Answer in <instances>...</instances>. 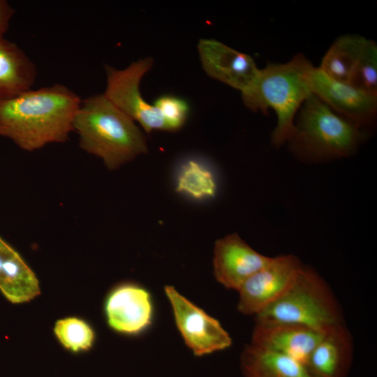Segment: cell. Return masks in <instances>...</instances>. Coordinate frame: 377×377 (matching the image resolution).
Returning <instances> with one entry per match:
<instances>
[{
  "label": "cell",
  "instance_id": "15",
  "mask_svg": "<svg viewBox=\"0 0 377 377\" xmlns=\"http://www.w3.org/2000/svg\"><path fill=\"white\" fill-rule=\"evenodd\" d=\"M0 291L14 304L29 302L40 293L34 272L19 253L1 236Z\"/></svg>",
  "mask_w": 377,
  "mask_h": 377
},
{
  "label": "cell",
  "instance_id": "19",
  "mask_svg": "<svg viewBox=\"0 0 377 377\" xmlns=\"http://www.w3.org/2000/svg\"><path fill=\"white\" fill-rule=\"evenodd\" d=\"M216 188L214 175L198 160L188 159L182 166L176 186L177 192L202 200L214 197Z\"/></svg>",
  "mask_w": 377,
  "mask_h": 377
},
{
  "label": "cell",
  "instance_id": "13",
  "mask_svg": "<svg viewBox=\"0 0 377 377\" xmlns=\"http://www.w3.org/2000/svg\"><path fill=\"white\" fill-rule=\"evenodd\" d=\"M325 332L300 325L256 320L250 343L287 355L306 366L310 354Z\"/></svg>",
  "mask_w": 377,
  "mask_h": 377
},
{
  "label": "cell",
  "instance_id": "17",
  "mask_svg": "<svg viewBox=\"0 0 377 377\" xmlns=\"http://www.w3.org/2000/svg\"><path fill=\"white\" fill-rule=\"evenodd\" d=\"M241 367L244 377H315L297 360L251 343L242 352Z\"/></svg>",
  "mask_w": 377,
  "mask_h": 377
},
{
  "label": "cell",
  "instance_id": "6",
  "mask_svg": "<svg viewBox=\"0 0 377 377\" xmlns=\"http://www.w3.org/2000/svg\"><path fill=\"white\" fill-rule=\"evenodd\" d=\"M154 59H140L124 69L105 66L107 84L105 96L117 108L138 122L146 133L154 130L168 131V126L158 110L142 97L140 83L150 70Z\"/></svg>",
  "mask_w": 377,
  "mask_h": 377
},
{
  "label": "cell",
  "instance_id": "21",
  "mask_svg": "<svg viewBox=\"0 0 377 377\" xmlns=\"http://www.w3.org/2000/svg\"><path fill=\"white\" fill-rule=\"evenodd\" d=\"M350 85L377 96V46L367 39Z\"/></svg>",
  "mask_w": 377,
  "mask_h": 377
},
{
  "label": "cell",
  "instance_id": "9",
  "mask_svg": "<svg viewBox=\"0 0 377 377\" xmlns=\"http://www.w3.org/2000/svg\"><path fill=\"white\" fill-rule=\"evenodd\" d=\"M310 80L312 93L338 114L362 129L374 122L377 112L376 95L334 80L314 66Z\"/></svg>",
  "mask_w": 377,
  "mask_h": 377
},
{
  "label": "cell",
  "instance_id": "5",
  "mask_svg": "<svg viewBox=\"0 0 377 377\" xmlns=\"http://www.w3.org/2000/svg\"><path fill=\"white\" fill-rule=\"evenodd\" d=\"M256 320L300 325L323 332L343 323L329 286L314 269L304 265L288 288Z\"/></svg>",
  "mask_w": 377,
  "mask_h": 377
},
{
  "label": "cell",
  "instance_id": "3",
  "mask_svg": "<svg viewBox=\"0 0 377 377\" xmlns=\"http://www.w3.org/2000/svg\"><path fill=\"white\" fill-rule=\"evenodd\" d=\"M313 66L302 54L285 64H270L259 72L251 85L242 93L244 105L251 110L267 112L273 109L277 117L271 143H287L295 124V114L313 94L311 73Z\"/></svg>",
  "mask_w": 377,
  "mask_h": 377
},
{
  "label": "cell",
  "instance_id": "18",
  "mask_svg": "<svg viewBox=\"0 0 377 377\" xmlns=\"http://www.w3.org/2000/svg\"><path fill=\"white\" fill-rule=\"evenodd\" d=\"M367 38L353 34L339 37L330 47L318 67L332 79L350 84Z\"/></svg>",
  "mask_w": 377,
  "mask_h": 377
},
{
  "label": "cell",
  "instance_id": "4",
  "mask_svg": "<svg viewBox=\"0 0 377 377\" xmlns=\"http://www.w3.org/2000/svg\"><path fill=\"white\" fill-rule=\"evenodd\" d=\"M287 143L306 163H323L353 156L367 137L362 129L312 94L300 108Z\"/></svg>",
  "mask_w": 377,
  "mask_h": 377
},
{
  "label": "cell",
  "instance_id": "11",
  "mask_svg": "<svg viewBox=\"0 0 377 377\" xmlns=\"http://www.w3.org/2000/svg\"><path fill=\"white\" fill-rule=\"evenodd\" d=\"M270 258L256 251L237 233H231L215 242L214 274L224 287L237 291L244 282L263 267Z\"/></svg>",
  "mask_w": 377,
  "mask_h": 377
},
{
  "label": "cell",
  "instance_id": "2",
  "mask_svg": "<svg viewBox=\"0 0 377 377\" xmlns=\"http://www.w3.org/2000/svg\"><path fill=\"white\" fill-rule=\"evenodd\" d=\"M79 145L115 170L147 153L146 139L135 122L104 94L82 100L73 123Z\"/></svg>",
  "mask_w": 377,
  "mask_h": 377
},
{
  "label": "cell",
  "instance_id": "7",
  "mask_svg": "<svg viewBox=\"0 0 377 377\" xmlns=\"http://www.w3.org/2000/svg\"><path fill=\"white\" fill-rule=\"evenodd\" d=\"M177 329L186 345L196 356L225 350L232 339L218 320L180 294L173 286L165 287Z\"/></svg>",
  "mask_w": 377,
  "mask_h": 377
},
{
  "label": "cell",
  "instance_id": "22",
  "mask_svg": "<svg viewBox=\"0 0 377 377\" xmlns=\"http://www.w3.org/2000/svg\"><path fill=\"white\" fill-rule=\"evenodd\" d=\"M154 105L161 112L168 131H176L185 124L190 110L188 102L182 98L165 94L158 97Z\"/></svg>",
  "mask_w": 377,
  "mask_h": 377
},
{
  "label": "cell",
  "instance_id": "12",
  "mask_svg": "<svg viewBox=\"0 0 377 377\" xmlns=\"http://www.w3.org/2000/svg\"><path fill=\"white\" fill-rule=\"evenodd\" d=\"M198 51L209 76L241 92L251 85L259 72L251 57L216 40L200 39Z\"/></svg>",
  "mask_w": 377,
  "mask_h": 377
},
{
  "label": "cell",
  "instance_id": "23",
  "mask_svg": "<svg viewBox=\"0 0 377 377\" xmlns=\"http://www.w3.org/2000/svg\"><path fill=\"white\" fill-rule=\"evenodd\" d=\"M14 13V8L6 1L0 0V38L8 31Z\"/></svg>",
  "mask_w": 377,
  "mask_h": 377
},
{
  "label": "cell",
  "instance_id": "14",
  "mask_svg": "<svg viewBox=\"0 0 377 377\" xmlns=\"http://www.w3.org/2000/svg\"><path fill=\"white\" fill-rule=\"evenodd\" d=\"M353 358V340L344 323L325 332L309 357L315 377H346Z\"/></svg>",
  "mask_w": 377,
  "mask_h": 377
},
{
  "label": "cell",
  "instance_id": "1",
  "mask_svg": "<svg viewBox=\"0 0 377 377\" xmlns=\"http://www.w3.org/2000/svg\"><path fill=\"white\" fill-rule=\"evenodd\" d=\"M81 102L76 93L58 83L0 101V136L29 151L65 142Z\"/></svg>",
  "mask_w": 377,
  "mask_h": 377
},
{
  "label": "cell",
  "instance_id": "16",
  "mask_svg": "<svg viewBox=\"0 0 377 377\" xmlns=\"http://www.w3.org/2000/svg\"><path fill=\"white\" fill-rule=\"evenodd\" d=\"M37 76L34 63L15 43L0 38V101L31 89Z\"/></svg>",
  "mask_w": 377,
  "mask_h": 377
},
{
  "label": "cell",
  "instance_id": "20",
  "mask_svg": "<svg viewBox=\"0 0 377 377\" xmlns=\"http://www.w3.org/2000/svg\"><path fill=\"white\" fill-rule=\"evenodd\" d=\"M54 332L59 342L73 352L89 350L94 341L95 334L84 320L76 317H68L57 320Z\"/></svg>",
  "mask_w": 377,
  "mask_h": 377
},
{
  "label": "cell",
  "instance_id": "10",
  "mask_svg": "<svg viewBox=\"0 0 377 377\" xmlns=\"http://www.w3.org/2000/svg\"><path fill=\"white\" fill-rule=\"evenodd\" d=\"M105 313L109 326L116 332L132 335L142 333L153 320L151 294L138 284L119 285L108 295Z\"/></svg>",
  "mask_w": 377,
  "mask_h": 377
},
{
  "label": "cell",
  "instance_id": "8",
  "mask_svg": "<svg viewBox=\"0 0 377 377\" xmlns=\"http://www.w3.org/2000/svg\"><path fill=\"white\" fill-rule=\"evenodd\" d=\"M302 266L299 258L293 254L271 257L237 290L238 311L245 315L258 314L283 295Z\"/></svg>",
  "mask_w": 377,
  "mask_h": 377
}]
</instances>
